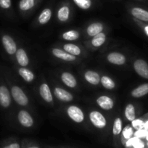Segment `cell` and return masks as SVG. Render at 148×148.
Instances as JSON below:
<instances>
[{"label": "cell", "instance_id": "obj_1", "mask_svg": "<svg viewBox=\"0 0 148 148\" xmlns=\"http://www.w3.org/2000/svg\"><path fill=\"white\" fill-rule=\"evenodd\" d=\"M11 95L14 100L20 105L25 106L28 102V99L23 91L18 86H13L11 88Z\"/></svg>", "mask_w": 148, "mask_h": 148}, {"label": "cell", "instance_id": "obj_2", "mask_svg": "<svg viewBox=\"0 0 148 148\" xmlns=\"http://www.w3.org/2000/svg\"><path fill=\"white\" fill-rule=\"evenodd\" d=\"M2 43L7 53L10 55H15L17 52V45L10 36L5 34L2 37Z\"/></svg>", "mask_w": 148, "mask_h": 148}, {"label": "cell", "instance_id": "obj_3", "mask_svg": "<svg viewBox=\"0 0 148 148\" xmlns=\"http://www.w3.org/2000/svg\"><path fill=\"white\" fill-rule=\"evenodd\" d=\"M91 122L95 127L98 129H103L107 124V121L103 115L98 111H92L89 114Z\"/></svg>", "mask_w": 148, "mask_h": 148}, {"label": "cell", "instance_id": "obj_4", "mask_svg": "<svg viewBox=\"0 0 148 148\" xmlns=\"http://www.w3.org/2000/svg\"><path fill=\"white\" fill-rule=\"evenodd\" d=\"M67 113L68 116L76 123H82L84 119V115L83 112L77 106H74V105L70 106L67 110Z\"/></svg>", "mask_w": 148, "mask_h": 148}, {"label": "cell", "instance_id": "obj_5", "mask_svg": "<svg viewBox=\"0 0 148 148\" xmlns=\"http://www.w3.org/2000/svg\"><path fill=\"white\" fill-rule=\"evenodd\" d=\"M11 104L10 92L5 85H0V105L4 108H9Z\"/></svg>", "mask_w": 148, "mask_h": 148}, {"label": "cell", "instance_id": "obj_6", "mask_svg": "<svg viewBox=\"0 0 148 148\" xmlns=\"http://www.w3.org/2000/svg\"><path fill=\"white\" fill-rule=\"evenodd\" d=\"M134 68L138 75L148 79V64L143 60H137L134 64Z\"/></svg>", "mask_w": 148, "mask_h": 148}, {"label": "cell", "instance_id": "obj_7", "mask_svg": "<svg viewBox=\"0 0 148 148\" xmlns=\"http://www.w3.org/2000/svg\"><path fill=\"white\" fill-rule=\"evenodd\" d=\"M18 121L22 126L25 127H31L34 124V120L31 115L25 110H21L18 113Z\"/></svg>", "mask_w": 148, "mask_h": 148}, {"label": "cell", "instance_id": "obj_8", "mask_svg": "<svg viewBox=\"0 0 148 148\" xmlns=\"http://www.w3.org/2000/svg\"><path fill=\"white\" fill-rule=\"evenodd\" d=\"M107 58L110 63L115 65H121L126 62V58L124 55L119 52H111L108 55Z\"/></svg>", "mask_w": 148, "mask_h": 148}, {"label": "cell", "instance_id": "obj_9", "mask_svg": "<svg viewBox=\"0 0 148 148\" xmlns=\"http://www.w3.org/2000/svg\"><path fill=\"white\" fill-rule=\"evenodd\" d=\"M97 103L101 108L106 110H111L114 106L113 100L108 96H101L97 99Z\"/></svg>", "mask_w": 148, "mask_h": 148}, {"label": "cell", "instance_id": "obj_10", "mask_svg": "<svg viewBox=\"0 0 148 148\" xmlns=\"http://www.w3.org/2000/svg\"><path fill=\"white\" fill-rule=\"evenodd\" d=\"M131 13L134 18L142 21H148V11L143 8L134 7L131 10Z\"/></svg>", "mask_w": 148, "mask_h": 148}, {"label": "cell", "instance_id": "obj_11", "mask_svg": "<svg viewBox=\"0 0 148 148\" xmlns=\"http://www.w3.org/2000/svg\"><path fill=\"white\" fill-rule=\"evenodd\" d=\"M54 94L57 98L64 102H71V100H73L72 95L61 88H55L54 90Z\"/></svg>", "mask_w": 148, "mask_h": 148}, {"label": "cell", "instance_id": "obj_12", "mask_svg": "<svg viewBox=\"0 0 148 148\" xmlns=\"http://www.w3.org/2000/svg\"><path fill=\"white\" fill-rule=\"evenodd\" d=\"M71 13V10L67 4L62 5L58 10V18L61 22H65L68 20Z\"/></svg>", "mask_w": 148, "mask_h": 148}, {"label": "cell", "instance_id": "obj_13", "mask_svg": "<svg viewBox=\"0 0 148 148\" xmlns=\"http://www.w3.org/2000/svg\"><path fill=\"white\" fill-rule=\"evenodd\" d=\"M52 54L58 58H60V59H62L65 61H74L76 60V57L74 55H71V54L68 53L65 51L57 49V48L52 49Z\"/></svg>", "mask_w": 148, "mask_h": 148}, {"label": "cell", "instance_id": "obj_14", "mask_svg": "<svg viewBox=\"0 0 148 148\" xmlns=\"http://www.w3.org/2000/svg\"><path fill=\"white\" fill-rule=\"evenodd\" d=\"M39 92H40V95L41 96H42V97L43 98V99H45L46 102H52L53 97H52L50 89H49V86H48L47 84H42L41 85L40 88H39Z\"/></svg>", "mask_w": 148, "mask_h": 148}, {"label": "cell", "instance_id": "obj_15", "mask_svg": "<svg viewBox=\"0 0 148 148\" xmlns=\"http://www.w3.org/2000/svg\"><path fill=\"white\" fill-rule=\"evenodd\" d=\"M15 56H16L17 61L20 65H21L22 67H25L28 65L29 60H28L26 52H25L24 49H18L15 53Z\"/></svg>", "mask_w": 148, "mask_h": 148}, {"label": "cell", "instance_id": "obj_16", "mask_svg": "<svg viewBox=\"0 0 148 148\" xmlns=\"http://www.w3.org/2000/svg\"><path fill=\"white\" fill-rule=\"evenodd\" d=\"M85 79L89 83L93 85H98L100 82V77L99 74L97 72L92 71H88L84 74Z\"/></svg>", "mask_w": 148, "mask_h": 148}, {"label": "cell", "instance_id": "obj_17", "mask_svg": "<svg viewBox=\"0 0 148 148\" xmlns=\"http://www.w3.org/2000/svg\"><path fill=\"white\" fill-rule=\"evenodd\" d=\"M61 79H62V82H63L66 86H69V87L73 88L76 86V84H77V82H76L75 77L73 76L72 74L70 73H63L62 74V76H61Z\"/></svg>", "mask_w": 148, "mask_h": 148}, {"label": "cell", "instance_id": "obj_18", "mask_svg": "<svg viewBox=\"0 0 148 148\" xmlns=\"http://www.w3.org/2000/svg\"><path fill=\"white\" fill-rule=\"evenodd\" d=\"M103 30V25L101 23H94L87 28V34L90 36H95L102 32Z\"/></svg>", "mask_w": 148, "mask_h": 148}, {"label": "cell", "instance_id": "obj_19", "mask_svg": "<svg viewBox=\"0 0 148 148\" xmlns=\"http://www.w3.org/2000/svg\"><path fill=\"white\" fill-rule=\"evenodd\" d=\"M148 94V84L140 85L132 92V95L135 98H139Z\"/></svg>", "mask_w": 148, "mask_h": 148}, {"label": "cell", "instance_id": "obj_20", "mask_svg": "<svg viewBox=\"0 0 148 148\" xmlns=\"http://www.w3.org/2000/svg\"><path fill=\"white\" fill-rule=\"evenodd\" d=\"M37 0H20L18 6L21 10L25 12L30 10L35 7Z\"/></svg>", "mask_w": 148, "mask_h": 148}, {"label": "cell", "instance_id": "obj_21", "mask_svg": "<svg viewBox=\"0 0 148 148\" xmlns=\"http://www.w3.org/2000/svg\"><path fill=\"white\" fill-rule=\"evenodd\" d=\"M52 12L50 8H45V9H44L40 13V15H39V18H38L39 23L42 24V25L47 23L49 21V20L51 19V18H52Z\"/></svg>", "mask_w": 148, "mask_h": 148}, {"label": "cell", "instance_id": "obj_22", "mask_svg": "<svg viewBox=\"0 0 148 148\" xmlns=\"http://www.w3.org/2000/svg\"><path fill=\"white\" fill-rule=\"evenodd\" d=\"M20 76L27 82H31L34 80V75L30 70L25 68H20L18 71Z\"/></svg>", "mask_w": 148, "mask_h": 148}, {"label": "cell", "instance_id": "obj_23", "mask_svg": "<svg viewBox=\"0 0 148 148\" xmlns=\"http://www.w3.org/2000/svg\"><path fill=\"white\" fill-rule=\"evenodd\" d=\"M64 50L68 53L71 54V55H74V56L79 55L82 52L79 47L75 45H73V44H66V45H64Z\"/></svg>", "mask_w": 148, "mask_h": 148}, {"label": "cell", "instance_id": "obj_24", "mask_svg": "<svg viewBox=\"0 0 148 148\" xmlns=\"http://www.w3.org/2000/svg\"><path fill=\"white\" fill-rule=\"evenodd\" d=\"M125 116L129 121H133L136 118L135 108L132 104H129L125 108Z\"/></svg>", "mask_w": 148, "mask_h": 148}, {"label": "cell", "instance_id": "obj_25", "mask_svg": "<svg viewBox=\"0 0 148 148\" xmlns=\"http://www.w3.org/2000/svg\"><path fill=\"white\" fill-rule=\"evenodd\" d=\"M105 39H106V36H105V34L103 33H99L97 35L95 36L93 38V39L92 40V44L94 47H99L102 46L105 42Z\"/></svg>", "mask_w": 148, "mask_h": 148}, {"label": "cell", "instance_id": "obj_26", "mask_svg": "<svg viewBox=\"0 0 148 148\" xmlns=\"http://www.w3.org/2000/svg\"><path fill=\"white\" fill-rule=\"evenodd\" d=\"M79 38V34L78 31L75 30H71L67 32H65L62 34V39L67 41H74L77 40Z\"/></svg>", "mask_w": 148, "mask_h": 148}, {"label": "cell", "instance_id": "obj_27", "mask_svg": "<svg viewBox=\"0 0 148 148\" xmlns=\"http://www.w3.org/2000/svg\"><path fill=\"white\" fill-rule=\"evenodd\" d=\"M73 2L76 4V6L84 10L90 9L92 5V0H73Z\"/></svg>", "mask_w": 148, "mask_h": 148}, {"label": "cell", "instance_id": "obj_28", "mask_svg": "<svg viewBox=\"0 0 148 148\" xmlns=\"http://www.w3.org/2000/svg\"><path fill=\"white\" fill-rule=\"evenodd\" d=\"M100 82L102 83V86L107 89H113L115 88V82H113L110 78H109L108 76H102L100 79Z\"/></svg>", "mask_w": 148, "mask_h": 148}, {"label": "cell", "instance_id": "obj_29", "mask_svg": "<svg viewBox=\"0 0 148 148\" xmlns=\"http://www.w3.org/2000/svg\"><path fill=\"white\" fill-rule=\"evenodd\" d=\"M122 132V121L121 119L117 118L113 123V133L114 135H119Z\"/></svg>", "mask_w": 148, "mask_h": 148}, {"label": "cell", "instance_id": "obj_30", "mask_svg": "<svg viewBox=\"0 0 148 148\" xmlns=\"http://www.w3.org/2000/svg\"><path fill=\"white\" fill-rule=\"evenodd\" d=\"M12 7V0H0V8L4 10H10Z\"/></svg>", "mask_w": 148, "mask_h": 148}, {"label": "cell", "instance_id": "obj_31", "mask_svg": "<svg viewBox=\"0 0 148 148\" xmlns=\"http://www.w3.org/2000/svg\"><path fill=\"white\" fill-rule=\"evenodd\" d=\"M132 126L136 129H137V130H139V129H142V128L145 127V123L142 120H139V119H136H136H134L132 121Z\"/></svg>", "mask_w": 148, "mask_h": 148}, {"label": "cell", "instance_id": "obj_32", "mask_svg": "<svg viewBox=\"0 0 148 148\" xmlns=\"http://www.w3.org/2000/svg\"><path fill=\"white\" fill-rule=\"evenodd\" d=\"M132 134H133V131H132V129L129 126H126V127L123 129V137L126 139H130V138H132Z\"/></svg>", "mask_w": 148, "mask_h": 148}, {"label": "cell", "instance_id": "obj_33", "mask_svg": "<svg viewBox=\"0 0 148 148\" xmlns=\"http://www.w3.org/2000/svg\"><path fill=\"white\" fill-rule=\"evenodd\" d=\"M148 134L147 131L145 130V129H139V130L136 131V132L135 133V136L138 138H142L144 136H147V135Z\"/></svg>", "mask_w": 148, "mask_h": 148}, {"label": "cell", "instance_id": "obj_34", "mask_svg": "<svg viewBox=\"0 0 148 148\" xmlns=\"http://www.w3.org/2000/svg\"><path fill=\"white\" fill-rule=\"evenodd\" d=\"M139 138L136 137V136H135V137L130 138V139H128V141H127V142H126V146H127V147L133 146V145H134V144L136 143V142H137V141L139 140Z\"/></svg>", "mask_w": 148, "mask_h": 148}, {"label": "cell", "instance_id": "obj_35", "mask_svg": "<svg viewBox=\"0 0 148 148\" xmlns=\"http://www.w3.org/2000/svg\"><path fill=\"white\" fill-rule=\"evenodd\" d=\"M2 148H21V145L17 142H13V143L5 145Z\"/></svg>", "mask_w": 148, "mask_h": 148}, {"label": "cell", "instance_id": "obj_36", "mask_svg": "<svg viewBox=\"0 0 148 148\" xmlns=\"http://www.w3.org/2000/svg\"><path fill=\"white\" fill-rule=\"evenodd\" d=\"M132 147H134V148H144V147H145V144H144L140 139H139V140H138L137 142H136Z\"/></svg>", "mask_w": 148, "mask_h": 148}, {"label": "cell", "instance_id": "obj_37", "mask_svg": "<svg viewBox=\"0 0 148 148\" xmlns=\"http://www.w3.org/2000/svg\"><path fill=\"white\" fill-rule=\"evenodd\" d=\"M145 32H146L147 35L148 36V25H147V26H145Z\"/></svg>", "mask_w": 148, "mask_h": 148}, {"label": "cell", "instance_id": "obj_38", "mask_svg": "<svg viewBox=\"0 0 148 148\" xmlns=\"http://www.w3.org/2000/svg\"><path fill=\"white\" fill-rule=\"evenodd\" d=\"M145 127L147 128V129H148V121L145 124Z\"/></svg>", "mask_w": 148, "mask_h": 148}, {"label": "cell", "instance_id": "obj_39", "mask_svg": "<svg viewBox=\"0 0 148 148\" xmlns=\"http://www.w3.org/2000/svg\"><path fill=\"white\" fill-rule=\"evenodd\" d=\"M28 148H39V147H36V146H33V147H30Z\"/></svg>", "mask_w": 148, "mask_h": 148}, {"label": "cell", "instance_id": "obj_40", "mask_svg": "<svg viewBox=\"0 0 148 148\" xmlns=\"http://www.w3.org/2000/svg\"><path fill=\"white\" fill-rule=\"evenodd\" d=\"M146 137H147V140H148V134L147 135V136H146Z\"/></svg>", "mask_w": 148, "mask_h": 148}, {"label": "cell", "instance_id": "obj_41", "mask_svg": "<svg viewBox=\"0 0 148 148\" xmlns=\"http://www.w3.org/2000/svg\"><path fill=\"white\" fill-rule=\"evenodd\" d=\"M138 1H141V0H138Z\"/></svg>", "mask_w": 148, "mask_h": 148}, {"label": "cell", "instance_id": "obj_42", "mask_svg": "<svg viewBox=\"0 0 148 148\" xmlns=\"http://www.w3.org/2000/svg\"><path fill=\"white\" fill-rule=\"evenodd\" d=\"M147 146H148V143H147Z\"/></svg>", "mask_w": 148, "mask_h": 148}]
</instances>
